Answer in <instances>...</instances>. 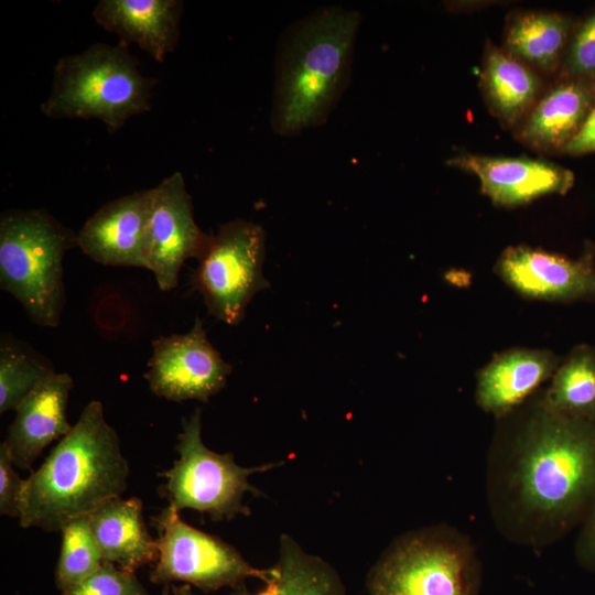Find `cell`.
<instances>
[{
	"label": "cell",
	"instance_id": "obj_1",
	"mask_svg": "<svg viewBox=\"0 0 595 595\" xmlns=\"http://www.w3.org/2000/svg\"><path fill=\"white\" fill-rule=\"evenodd\" d=\"M486 487L505 538L534 549L555 542L595 507V420L563 414L542 399L494 441Z\"/></svg>",
	"mask_w": 595,
	"mask_h": 595
},
{
	"label": "cell",
	"instance_id": "obj_2",
	"mask_svg": "<svg viewBox=\"0 0 595 595\" xmlns=\"http://www.w3.org/2000/svg\"><path fill=\"white\" fill-rule=\"evenodd\" d=\"M128 461L108 424L102 403L91 400L43 464L23 482L20 526L61 531L120 498L127 488Z\"/></svg>",
	"mask_w": 595,
	"mask_h": 595
},
{
	"label": "cell",
	"instance_id": "obj_3",
	"mask_svg": "<svg viewBox=\"0 0 595 595\" xmlns=\"http://www.w3.org/2000/svg\"><path fill=\"white\" fill-rule=\"evenodd\" d=\"M360 14L327 7L293 24L278 50L273 130L292 137L326 121L349 83Z\"/></svg>",
	"mask_w": 595,
	"mask_h": 595
},
{
	"label": "cell",
	"instance_id": "obj_4",
	"mask_svg": "<svg viewBox=\"0 0 595 595\" xmlns=\"http://www.w3.org/2000/svg\"><path fill=\"white\" fill-rule=\"evenodd\" d=\"M127 43H95L61 57L52 88L40 107L51 119H97L110 133L151 109L156 79L145 76Z\"/></svg>",
	"mask_w": 595,
	"mask_h": 595
},
{
	"label": "cell",
	"instance_id": "obj_5",
	"mask_svg": "<svg viewBox=\"0 0 595 595\" xmlns=\"http://www.w3.org/2000/svg\"><path fill=\"white\" fill-rule=\"evenodd\" d=\"M74 246L77 234L45 209H10L0 217V286L40 326L61 322L63 259Z\"/></svg>",
	"mask_w": 595,
	"mask_h": 595
},
{
	"label": "cell",
	"instance_id": "obj_6",
	"mask_svg": "<svg viewBox=\"0 0 595 595\" xmlns=\"http://www.w3.org/2000/svg\"><path fill=\"white\" fill-rule=\"evenodd\" d=\"M482 566L458 530L434 526L396 539L367 577L369 595H477Z\"/></svg>",
	"mask_w": 595,
	"mask_h": 595
},
{
	"label": "cell",
	"instance_id": "obj_7",
	"mask_svg": "<svg viewBox=\"0 0 595 595\" xmlns=\"http://www.w3.org/2000/svg\"><path fill=\"white\" fill-rule=\"evenodd\" d=\"M175 450L178 458L163 473L167 506L178 512L184 509L203 512L215 521L249 516L250 509L242 502L245 494L262 495L249 483V476L278 466L242 467L230 453L219 454L206 447L202 441L201 408L182 420Z\"/></svg>",
	"mask_w": 595,
	"mask_h": 595
},
{
	"label": "cell",
	"instance_id": "obj_8",
	"mask_svg": "<svg viewBox=\"0 0 595 595\" xmlns=\"http://www.w3.org/2000/svg\"><path fill=\"white\" fill-rule=\"evenodd\" d=\"M264 256L266 232L255 223L236 219L210 235L193 275L210 315L228 325L242 321L253 295L270 286Z\"/></svg>",
	"mask_w": 595,
	"mask_h": 595
},
{
	"label": "cell",
	"instance_id": "obj_9",
	"mask_svg": "<svg viewBox=\"0 0 595 595\" xmlns=\"http://www.w3.org/2000/svg\"><path fill=\"white\" fill-rule=\"evenodd\" d=\"M153 519L159 533V554L150 572L154 584L167 588L182 582L209 593L234 588L247 577L267 583L274 574L273 566L255 567L230 544L187 524L170 506Z\"/></svg>",
	"mask_w": 595,
	"mask_h": 595
},
{
	"label": "cell",
	"instance_id": "obj_10",
	"mask_svg": "<svg viewBox=\"0 0 595 595\" xmlns=\"http://www.w3.org/2000/svg\"><path fill=\"white\" fill-rule=\"evenodd\" d=\"M148 367L144 378L151 391L175 402H207L226 386L232 371L208 340L199 317L185 334L153 339Z\"/></svg>",
	"mask_w": 595,
	"mask_h": 595
},
{
	"label": "cell",
	"instance_id": "obj_11",
	"mask_svg": "<svg viewBox=\"0 0 595 595\" xmlns=\"http://www.w3.org/2000/svg\"><path fill=\"white\" fill-rule=\"evenodd\" d=\"M210 240L195 223L192 198L181 172L153 187L145 244L147 270L161 291L177 285L180 271L190 258L201 259Z\"/></svg>",
	"mask_w": 595,
	"mask_h": 595
},
{
	"label": "cell",
	"instance_id": "obj_12",
	"mask_svg": "<svg viewBox=\"0 0 595 595\" xmlns=\"http://www.w3.org/2000/svg\"><path fill=\"white\" fill-rule=\"evenodd\" d=\"M153 188L99 207L77 232V246L97 263L147 269L145 244Z\"/></svg>",
	"mask_w": 595,
	"mask_h": 595
},
{
	"label": "cell",
	"instance_id": "obj_13",
	"mask_svg": "<svg viewBox=\"0 0 595 595\" xmlns=\"http://www.w3.org/2000/svg\"><path fill=\"white\" fill-rule=\"evenodd\" d=\"M501 279L518 293L548 301L595 299V263L528 246L507 248L497 263Z\"/></svg>",
	"mask_w": 595,
	"mask_h": 595
},
{
	"label": "cell",
	"instance_id": "obj_14",
	"mask_svg": "<svg viewBox=\"0 0 595 595\" xmlns=\"http://www.w3.org/2000/svg\"><path fill=\"white\" fill-rule=\"evenodd\" d=\"M447 164L476 175L483 194L500 206H518L544 195H563L574 184L572 171L540 159L459 153Z\"/></svg>",
	"mask_w": 595,
	"mask_h": 595
},
{
	"label": "cell",
	"instance_id": "obj_15",
	"mask_svg": "<svg viewBox=\"0 0 595 595\" xmlns=\"http://www.w3.org/2000/svg\"><path fill=\"white\" fill-rule=\"evenodd\" d=\"M73 386L67 372H54L15 408L2 442L15 467L29 469L48 444L71 431L66 409Z\"/></svg>",
	"mask_w": 595,
	"mask_h": 595
},
{
	"label": "cell",
	"instance_id": "obj_16",
	"mask_svg": "<svg viewBox=\"0 0 595 595\" xmlns=\"http://www.w3.org/2000/svg\"><path fill=\"white\" fill-rule=\"evenodd\" d=\"M183 6L180 0H100L93 18L120 41L163 62L178 42Z\"/></svg>",
	"mask_w": 595,
	"mask_h": 595
},
{
	"label": "cell",
	"instance_id": "obj_17",
	"mask_svg": "<svg viewBox=\"0 0 595 595\" xmlns=\"http://www.w3.org/2000/svg\"><path fill=\"white\" fill-rule=\"evenodd\" d=\"M595 105L588 78L564 77L540 96L517 127V137L542 151H563L582 128Z\"/></svg>",
	"mask_w": 595,
	"mask_h": 595
},
{
	"label": "cell",
	"instance_id": "obj_18",
	"mask_svg": "<svg viewBox=\"0 0 595 595\" xmlns=\"http://www.w3.org/2000/svg\"><path fill=\"white\" fill-rule=\"evenodd\" d=\"M555 357L544 350L515 349L494 358L478 375L477 404L496 416L518 408L553 375Z\"/></svg>",
	"mask_w": 595,
	"mask_h": 595
},
{
	"label": "cell",
	"instance_id": "obj_19",
	"mask_svg": "<svg viewBox=\"0 0 595 595\" xmlns=\"http://www.w3.org/2000/svg\"><path fill=\"white\" fill-rule=\"evenodd\" d=\"M104 562L134 573L158 559V541L150 534L137 497L113 499L88 516Z\"/></svg>",
	"mask_w": 595,
	"mask_h": 595
},
{
	"label": "cell",
	"instance_id": "obj_20",
	"mask_svg": "<svg viewBox=\"0 0 595 595\" xmlns=\"http://www.w3.org/2000/svg\"><path fill=\"white\" fill-rule=\"evenodd\" d=\"M480 87L491 112L507 127H518L541 96L536 69L504 47L487 43Z\"/></svg>",
	"mask_w": 595,
	"mask_h": 595
},
{
	"label": "cell",
	"instance_id": "obj_21",
	"mask_svg": "<svg viewBox=\"0 0 595 595\" xmlns=\"http://www.w3.org/2000/svg\"><path fill=\"white\" fill-rule=\"evenodd\" d=\"M273 570L264 588L250 592L242 582L229 595H345L337 571L322 558L305 552L290 536L280 538Z\"/></svg>",
	"mask_w": 595,
	"mask_h": 595
},
{
	"label": "cell",
	"instance_id": "obj_22",
	"mask_svg": "<svg viewBox=\"0 0 595 595\" xmlns=\"http://www.w3.org/2000/svg\"><path fill=\"white\" fill-rule=\"evenodd\" d=\"M570 29L558 12H519L507 23L504 48L533 69L552 73L562 63Z\"/></svg>",
	"mask_w": 595,
	"mask_h": 595
},
{
	"label": "cell",
	"instance_id": "obj_23",
	"mask_svg": "<svg viewBox=\"0 0 595 595\" xmlns=\"http://www.w3.org/2000/svg\"><path fill=\"white\" fill-rule=\"evenodd\" d=\"M543 399L563 414L595 420V349L575 348L554 371Z\"/></svg>",
	"mask_w": 595,
	"mask_h": 595
},
{
	"label": "cell",
	"instance_id": "obj_24",
	"mask_svg": "<svg viewBox=\"0 0 595 595\" xmlns=\"http://www.w3.org/2000/svg\"><path fill=\"white\" fill-rule=\"evenodd\" d=\"M56 372L44 357L23 343L1 338L0 413L15 410L19 403L44 379Z\"/></svg>",
	"mask_w": 595,
	"mask_h": 595
},
{
	"label": "cell",
	"instance_id": "obj_25",
	"mask_svg": "<svg viewBox=\"0 0 595 595\" xmlns=\"http://www.w3.org/2000/svg\"><path fill=\"white\" fill-rule=\"evenodd\" d=\"M62 543L55 570V584L62 593L95 573L104 563L89 517L67 521L61 528Z\"/></svg>",
	"mask_w": 595,
	"mask_h": 595
},
{
	"label": "cell",
	"instance_id": "obj_26",
	"mask_svg": "<svg viewBox=\"0 0 595 595\" xmlns=\"http://www.w3.org/2000/svg\"><path fill=\"white\" fill-rule=\"evenodd\" d=\"M61 595H151L134 573L104 562L100 567L79 584Z\"/></svg>",
	"mask_w": 595,
	"mask_h": 595
},
{
	"label": "cell",
	"instance_id": "obj_27",
	"mask_svg": "<svg viewBox=\"0 0 595 595\" xmlns=\"http://www.w3.org/2000/svg\"><path fill=\"white\" fill-rule=\"evenodd\" d=\"M564 77L588 78L595 75V11L582 23L562 61Z\"/></svg>",
	"mask_w": 595,
	"mask_h": 595
},
{
	"label": "cell",
	"instance_id": "obj_28",
	"mask_svg": "<svg viewBox=\"0 0 595 595\" xmlns=\"http://www.w3.org/2000/svg\"><path fill=\"white\" fill-rule=\"evenodd\" d=\"M14 464L6 448L0 445V513L12 518L20 517V501L23 482L14 469Z\"/></svg>",
	"mask_w": 595,
	"mask_h": 595
},
{
	"label": "cell",
	"instance_id": "obj_29",
	"mask_svg": "<svg viewBox=\"0 0 595 595\" xmlns=\"http://www.w3.org/2000/svg\"><path fill=\"white\" fill-rule=\"evenodd\" d=\"M563 152L577 155L595 152V105L576 136Z\"/></svg>",
	"mask_w": 595,
	"mask_h": 595
},
{
	"label": "cell",
	"instance_id": "obj_30",
	"mask_svg": "<svg viewBox=\"0 0 595 595\" xmlns=\"http://www.w3.org/2000/svg\"><path fill=\"white\" fill-rule=\"evenodd\" d=\"M580 562L595 571V507L585 521L584 529L577 542Z\"/></svg>",
	"mask_w": 595,
	"mask_h": 595
},
{
	"label": "cell",
	"instance_id": "obj_31",
	"mask_svg": "<svg viewBox=\"0 0 595 595\" xmlns=\"http://www.w3.org/2000/svg\"><path fill=\"white\" fill-rule=\"evenodd\" d=\"M173 595H195L191 585L188 584H182V585H172Z\"/></svg>",
	"mask_w": 595,
	"mask_h": 595
}]
</instances>
